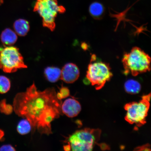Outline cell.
I'll return each mask as SVG.
<instances>
[{"mask_svg": "<svg viewBox=\"0 0 151 151\" xmlns=\"http://www.w3.org/2000/svg\"><path fill=\"white\" fill-rule=\"evenodd\" d=\"M80 75V70L75 64L68 63L62 68L60 78L67 83L71 84L78 80Z\"/></svg>", "mask_w": 151, "mask_h": 151, "instance_id": "cell-8", "label": "cell"}, {"mask_svg": "<svg viewBox=\"0 0 151 151\" xmlns=\"http://www.w3.org/2000/svg\"><path fill=\"white\" fill-rule=\"evenodd\" d=\"M136 150H150V146L149 144H147L145 145H143V146L141 147H138L136 149H135Z\"/></svg>", "mask_w": 151, "mask_h": 151, "instance_id": "cell-20", "label": "cell"}, {"mask_svg": "<svg viewBox=\"0 0 151 151\" xmlns=\"http://www.w3.org/2000/svg\"><path fill=\"white\" fill-rule=\"evenodd\" d=\"M4 132L2 130L0 129V141H3L4 140Z\"/></svg>", "mask_w": 151, "mask_h": 151, "instance_id": "cell-21", "label": "cell"}, {"mask_svg": "<svg viewBox=\"0 0 151 151\" xmlns=\"http://www.w3.org/2000/svg\"><path fill=\"white\" fill-rule=\"evenodd\" d=\"M70 95V92L68 88L66 87L62 86L60 91L57 93V97L60 100L65 99Z\"/></svg>", "mask_w": 151, "mask_h": 151, "instance_id": "cell-18", "label": "cell"}, {"mask_svg": "<svg viewBox=\"0 0 151 151\" xmlns=\"http://www.w3.org/2000/svg\"><path fill=\"white\" fill-rule=\"evenodd\" d=\"M63 114L69 118H73L78 115L81 110V106L77 100L69 98L65 100L61 105Z\"/></svg>", "mask_w": 151, "mask_h": 151, "instance_id": "cell-9", "label": "cell"}, {"mask_svg": "<svg viewBox=\"0 0 151 151\" xmlns=\"http://www.w3.org/2000/svg\"><path fill=\"white\" fill-rule=\"evenodd\" d=\"M3 3V0H0V5Z\"/></svg>", "mask_w": 151, "mask_h": 151, "instance_id": "cell-22", "label": "cell"}, {"mask_svg": "<svg viewBox=\"0 0 151 151\" xmlns=\"http://www.w3.org/2000/svg\"><path fill=\"white\" fill-rule=\"evenodd\" d=\"M113 76L109 63L97 59L95 55L91 56L87 71L86 77L96 89L103 88Z\"/></svg>", "mask_w": 151, "mask_h": 151, "instance_id": "cell-4", "label": "cell"}, {"mask_svg": "<svg viewBox=\"0 0 151 151\" xmlns=\"http://www.w3.org/2000/svg\"><path fill=\"white\" fill-rule=\"evenodd\" d=\"M14 110L13 107L10 105L7 104L6 100L3 99L0 101V111L5 114H10Z\"/></svg>", "mask_w": 151, "mask_h": 151, "instance_id": "cell-17", "label": "cell"}, {"mask_svg": "<svg viewBox=\"0 0 151 151\" xmlns=\"http://www.w3.org/2000/svg\"><path fill=\"white\" fill-rule=\"evenodd\" d=\"M101 131L90 128L78 130L70 136L68 141L70 150L90 151L93 150L99 140Z\"/></svg>", "mask_w": 151, "mask_h": 151, "instance_id": "cell-3", "label": "cell"}, {"mask_svg": "<svg viewBox=\"0 0 151 151\" xmlns=\"http://www.w3.org/2000/svg\"><path fill=\"white\" fill-rule=\"evenodd\" d=\"M11 85L9 78L4 76H0V93L4 94L8 92L10 90Z\"/></svg>", "mask_w": 151, "mask_h": 151, "instance_id": "cell-16", "label": "cell"}, {"mask_svg": "<svg viewBox=\"0 0 151 151\" xmlns=\"http://www.w3.org/2000/svg\"><path fill=\"white\" fill-rule=\"evenodd\" d=\"M27 68L19 49L14 46L0 47V68L6 73Z\"/></svg>", "mask_w": 151, "mask_h": 151, "instance_id": "cell-7", "label": "cell"}, {"mask_svg": "<svg viewBox=\"0 0 151 151\" xmlns=\"http://www.w3.org/2000/svg\"><path fill=\"white\" fill-rule=\"evenodd\" d=\"M32 131V126L28 121L24 119L19 122L17 126V131L20 134L24 135L29 133Z\"/></svg>", "mask_w": 151, "mask_h": 151, "instance_id": "cell-15", "label": "cell"}, {"mask_svg": "<svg viewBox=\"0 0 151 151\" xmlns=\"http://www.w3.org/2000/svg\"><path fill=\"white\" fill-rule=\"evenodd\" d=\"M89 12L92 17L96 20H100L105 14V8L101 3L94 2L90 5Z\"/></svg>", "mask_w": 151, "mask_h": 151, "instance_id": "cell-11", "label": "cell"}, {"mask_svg": "<svg viewBox=\"0 0 151 151\" xmlns=\"http://www.w3.org/2000/svg\"><path fill=\"white\" fill-rule=\"evenodd\" d=\"M124 88L127 93L132 94L139 93L141 89V86L137 81L128 80L124 84Z\"/></svg>", "mask_w": 151, "mask_h": 151, "instance_id": "cell-14", "label": "cell"}, {"mask_svg": "<svg viewBox=\"0 0 151 151\" xmlns=\"http://www.w3.org/2000/svg\"><path fill=\"white\" fill-rule=\"evenodd\" d=\"M15 148L10 145H4L0 147V151H15Z\"/></svg>", "mask_w": 151, "mask_h": 151, "instance_id": "cell-19", "label": "cell"}, {"mask_svg": "<svg viewBox=\"0 0 151 151\" xmlns=\"http://www.w3.org/2000/svg\"><path fill=\"white\" fill-rule=\"evenodd\" d=\"M45 77L49 82L55 83L61 77V70L55 67H48L45 70Z\"/></svg>", "mask_w": 151, "mask_h": 151, "instance_id": "cell-13", "label": "cell"}, {"mask_svg": "<svg viewBox=\"0 0 151 151\" xmlns=\"http://www.w3.org/2000/svg\"><path fill=\"white\" fill-rule=\"evenodd\" d=\"M150 93L143 96L139 102L126 104L124 106L127 111L125 119L129 123L140 127L146 123V118L150 107Z\"/></svg>", "mask_w": 151, "mask_h": 151, "instance_id": "cell-6", "label": "cell"}, {"mask_svg": "<svg viewBox=\"0 0 151 151\" xmlns=\"http://www.w3.org/2000/svg\"><path fill=\"white\" fill-rule=\"evenodd\" d=\"M122 61L125 75L134 76L150 70L151 58L138 47H135L124 55Z\"/></svg>", "mask_w": 151, "mask_h": 151, "instance_id": "cell-2", "label": "cell"}, {"mask_svg": "<svg viewBox=\"0 0 151 151\" xmlns=\"http://www.w3.org/2000/svg\"><path fill=\"white\" fill-rule=\"evenodd\" d=\"M34 11L37 12L42 19L43 25L52 31L55 29V18L58 14L65 12L62 6L58 5L57 0H37Z\"/></svg>", "mask_w": 151, "mask_h": 151, "instance_id": "cell-5", "label": "cell"}, {"mask_svg": "<svg viewBox=\"0 0 151 151\" xmlns=\"http://www.w3.org/2000/svg\"><path fill=\"white\" fill-rule=\"evenodd\" d=\"M62 103L57 97L54 88L41 91L33 82L25 92L15 96L13 109L17 115L29 122L33 133L37 131L41 134L48 135L52 133V122L63 114Z\"/></svg>", "mask_w": 151, "mask_h": 151, "instance_id": "cell-1", "label": "cell"}, {"mask_svg": "<svg viewBox=\"0 0 151 151\" xmlns=\"http://www.w3.org/2000/svg\"><path fill=\"white\" fill-rule=\"evenodd\" d=\"M14 27L16 33L21 37L27 35L30 28L29 22L23 19L16 20L14 22Z\"/></svg>", "mask_w": 151, "mask_h": 151, "instance_id": "cell-12", "label": "cell"}, {"mask_svg": "<svg viewBox=\"0 0 151 151\" xmlns=\"http://www.w3.org/2000/svg\"><path fill=\"white\" fill-rule=\"evenodd\" d=\"M18 37L16 32L10 28L5 29L1 33V39L3 44L10 46L14 45L17 40Z\"/></svg>", "mask_w": 151, "mask_h": 151, "instance_id": "cell-10", "label": "cell"}]
</instances>
